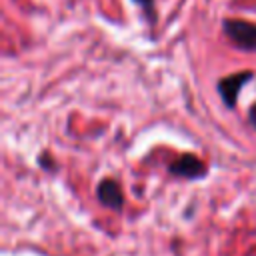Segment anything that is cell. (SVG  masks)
<instances>
[{
  "label": "cell",
  "instance_id": "277c9868",
  "mask_svg": "<svg viewBox=\"0 0 256 256\" xmlns=\"http://www.w3.org/2000/svg\"><path fill=\"white\" fill-rule=\"evenodd\" d=\"M98 198L108 208L122 206V190L114 180H102V184L98 186Z\"/></svg>",
  "mask_w": 256,
  "mask_h": 256
},
{
  "label": "cell",
  "instance_id": "3957f363",
  "mask_svg": "<svg viewBox=\"0 0 256 256\" xmlns=\"http://www.w3.org/2000/svg\"><path fill=\"white\" fill-rule=\"evenodd\" d=\"M170 170H172L174 174H178V176H186V178H196V176H202V174L206 172L204 164H202L196 156H192V154H184V156H180V158L172 164Z\"/></svg>",
  "mask_w": 256,
  "mask_h": 256
},
{
  "label": "cell",
  "instance_id": "7a4b0ae2",
  "mask_svg": "<svg viewBox=\"0 0 256 256\" xmlns=\"http://www.w3.org/2000/svg\"><path fill=\"white\" fill-rule=\"evenodd\" d=\"M250 78H252L250 72H242V74H232V76H226L224 80H220L218 88H220L222 98L228 102V106H234V102H236V94H238L240 86H242L244 82H248Z\"/></svg>",
  "mask_w": 256,
  "mask_h": 256
},
{
  "label": "cell",
  "instance_id": "6da1fadb",
  "mask_svg": "<svg viewBox=\"0 0 256 256\" xmlns=\"http://www.w3.org/2000/svg\"><path fill=\"white\" fill-rule=\"evenodd\" d=\"M226 34L242 48L254 50L256 48V26L244 20H226L224 22Z\"/></svg>",
  "mask_w": 256,
  "mask_h": 256
},
{
  "label": "cell",
  "instance_id": "5b68a950",
  "mask_svg": "<svg viewBox=\"0 0 256 256\" xmlns=\"http://www.w3.org/2000/svg\"><path fill=\"white\" fill-rule=\"evenodd\" d=\"M136 2H140V4H144L146 8H150V6H152V0H136Z\"/></svg>",
  "mask_w": 256,
  "mask_h": 256
}]
</instances>
